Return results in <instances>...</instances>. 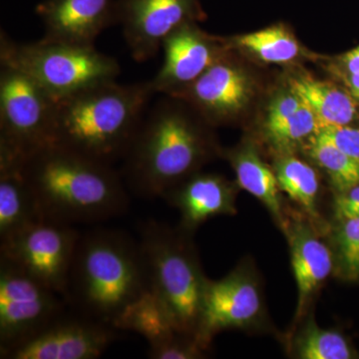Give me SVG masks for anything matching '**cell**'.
Segmentation results:
<instances>
[{"label":"cell","mask_w":359,"mask_h":359,"mask_svg":"<svg viewBox=\"0 0 359 359\" xmlns=\"http://www.w3.org/2000/svg\"><path fill=\"white\" fill-rule=\"evenodd\" d=\"M341 82L344 88L353 97L354 100L359 103V73L358 74H344L335 76Z\"/></svg>","instance_id":"33"},{"label":"cell","mask_w":359,"mask_h":359,"mask_svg":"<svg viewBox=\"0 0 359 359\" xmlns=\"http://www.w3.org/2000/svg\"><path fill=\"white\" fill-rule=\"evenodd\" d=\"M238 185L261 201L276 218H282L278 179L275 171L262 159L252 143H245L226 153Z\"/></svg>","instance_id":"21"},{"label":"cell","mask_w":359,"mask_h":359,"mask_svg":"<svg viewBox=\"0 0 359 359\" xmlns=\"http://www.w3.org/2000/svg\"><path fill=\"white\" fill-rule=\"evenodd\" d=\"M182 214L187 231L233 211V190L223 177L196 172L163 195Z\"/></svg>","instance_id":"16"},{"label":"cell","mask_w":359,"mask_h":359,"mask_svg":"<svg viewBox=\"0 0 359 359\" xmlns=\"http://www.w3.org/2000/svg\"><path fill=\"white\" fill-rule=\"evenodd\" d=\"M44 26L42 39L94 45L106 28L117 25V0H43L36 6Z\"/></svg>","instance_id":"15"},{"label":"cell","mask_w":359,"mask_h":359,"mask_svg":"<svg viewBox=\"0 0 359 359\" xmlns=\"http://www.w3.org/2000/svg\"><path fill=\"white\" fill-rule=\"evenodd\" d=\"M211 125L189 104L165 96L144 117L123 158V176L139 197H163L215 152Z\"/></svg>","instance_id":"1"},{"label":"cell","mask_w":359,"mask_h":359,"mask_svg":"<svg viewBox=\"0 0 359 359\" xmlns=\"http://www.w3.org/2000/svg\"><path fill=\"white\" fill-rule=\"evenodd\" d=\"M62 295L0 256V358L65 314Z\"/></svg>","instance_id":"8"},{"label":"cell","mask_w":359,"mask_h":359,"mask_svg":"<svg viewBox=\"0 0 359 359\" xmlns=\"http://www.w3.org/2000/svg\"><path fill=\"white\" fill-rule=\"evenodd\" d=\"M112 327L140 334L147 340L149 346L161 344L179 332L166 309L149 289L120 313Z\"/></svg>","instance_id":"22"},{"label":"cell","mask_w":359,"mask_h":359,"mask_svg":"<svg viewBox=\"0 0 359 359\" xmlns=\"http://www.w3.org/2000/svg\"><path fill=\"white\" fill-rule=\"evenodd\" d=\"M337 245L342 268L353 280L359 278V218L342 222L337 235Z\"/></svg>","instance_id":"27"},{"label":"cell","mask_w":359,"mask_h":359,"mask_svg":"<svg viewBox=\"0 0 359 359\" xmlns=\"http://www.w3.org/2000/svg\"><path fill=\"white\" fill-rule=\"evenodd\" d=\"M297 353L302 359H349L353 358L344 335L323 330L311 323L297 340Z\"/></svg>","instance_id":"25"},{"label":"cell","mask_w":359,"mask_h":359,"mask_svg":"<svg viewBox=\"0 0 359 359\" xmlns=\"http://www.w3.org/2000/svg\"><path fill=\"white\" fill-rule=\"evenodd\" d=\"M147 289L139 242L113 230H96L80 237L65 295L78 313L112 327Z\"/></svg>","instance_id":"4"},{"label":"cell","mask_w":359,"mask_h":359,"mask_svg":"<svg viewBox=\"0 0 359 359\" xmlns=\"http://www.w3.org/2000/svg\"><path fill=\"white\" fill-rule=\"evenodd\" d=\"M302 102L294 91L285 85L278 93L271 97L266 107L264 119V135L271 133L273 130L282 126L283 123L290 119L301 108Z\"/></svg>","instance_id":"28"},{"label":"cell","mask_w":359,"mask_h":359,"mask_svg":"<svg viewBox=\"0 0 359 359\" xmlns=\"http://www.w3.org/2000/svg\"><path fill=\"white\" fill-rule=\"evenodd\" d=\"M328 70L334 76L359 73V45L355 48L332 58L327 65Z\"/></svg>","instance_id":"32"},{"label":"cell","mask_w":359,"mask_h":359,"mask_svg":"<svg viewBox=\"0 0 359 359\" xmlns=\"http://www.w3.org/2000/svg\"><path fill=\"white\" fill-rule=\"evenodd\" d=\"M56 100L22 71L1 65L0 153L25 159L52 141Z\"/></svg>","instance_id":"7"},{"label":"cell","mask_w":359,"mask_h":359,"mask_svg":"<svg viewBox=\"0 0 359 359\" xmlns=\"http://www.w3.org/2000/svg\"><path fill=\"white\" fill-rule=\"evenodd\" d=\"M114 327L80 314L62 316L4 359H95L117 337Z\"/></svg>","instance_id":"13"},{"label":"cell","mask_w":359,"mask_h":359,"mask_svg":"<svg viewBox=\"0 0 359 359\" xmlns=\"http://www.w3.org/2000/svg\"><path fill=\"white\" fill-rule=\"evenodd\" d=\"M22 163L0 156V242L43 221L23 175Z\"/></svg>","instance_id":"17"},{"label":"cell","mask_w":359,"mask_h":359,"mask_svg":"<svg viewBox=\"0 0 359 359\" xmlns=\"http://www.w3.org/2000/svg\"><path fill=\"white\" fill-rule=\"evenodd\" d=\"M256 283L243 273H233L217 282L207 280L197 340L205 346L212 335L226 328L252 323L261 311Z\"/></svg>","instance_id":"14"},{"label":"cell","mask_w":359,"mask_h":359,"mask_svg":"<svg viewBox=\"0 0 359 359\" xmlns=\"http://www.w3.org/2000/svg\"><path fill=\"white\" fill-rule=\"evenodd\" d=\"M205 18L201 0H117V25L138 62L154 57L181 26Z\"/></svg>","instance_id":"11"},{"label":"cell","mask_w":359,"mask_h":359,"mask_svg":"<svg viewBox=\"0 0 359 359\" xmlns=\"http://www.w3.org/2000/svg\"><path fill=\"white\" fill-rule=\"evenodd\" d=\"M204 347L191 335L177 332L161 344L149 346L148 358L152 359H191L201 355Z\"/></svg>","instance_id":"29"},{"label":"cell","mask_w":359,"mask_h":359,"mask_svg":"<svg viewBox=\"0 0 359 359\" xmlns=\"http://www.w3.org/2000/svg\"><path fill=\"white\" fill-rule=\"evenodd\" d=\"M79 238L71 224L43 219L0 242V256L65 299Z\"/></svg>","instance_id":"9"},{"label":"cell","mask_w":359,"mask_h":359,"mask_svg":"<svg viewBox=\"0 0 359 359\" xmlns=\"http://www.w3.org/2000/svg\"><path fill=\"white\" fill-rule=\"evenodd\" d=\"M259 90L254 73L231 51L176 98L185 101L214 126L241 119L252 107Z\"/></svg>","instance_id":"10"},{"label":"cell","mask_w":359,"mask_h":359,"mask_svg":"<svg viewBox=\"0 0 359 359\" xmlns=\"http://www.w3.org/2000/svg\"><path fill=\"white\" fill-rule=\"evenodd\" d=\"M334 211L341 222L359 218V185L339 193L335 199Z\"/></svg>","instance_id":"31"},{"label":"cell","mask_w":359,"mask_h":359,"mask_svg":"<svg viewBox=\"0 0 359 359\" xmlns=\"http://www.w3.org/2000/svg\"><path fill=\"white\" fill-rule=\"evenodd\" d=\"M287 85L313 111L320 125H351L358 118V102L346 88L332 82L294 73Z\"/></svg>","instance_id":"19"},{"label":"cell","mask_w":359,"mask_h":359,"mask_svg":"<svg viewBox=\"0 0 359 359\" xmlns=\"http://www.w3.org/2000/svg\"><path fill=\"white\" fill-rule=\"evenodd\" d=\"M155 94L151 81L114 80L56 101L51 144L112 165L126 155Z\"/></svg>","instance_id":"3"},{"label":"cell","mask_w":359,"mask_h":359,"mask_svg":"<svg viewBox=\"0 0 359 359\" xmlns=\"http://www.w3.org/2000/svg\"><path fill=\"white\" fill-rule=\"evenodd\" d=\"M275 173L280 190L306 211L316 215L320 182L313 168L290 153L282 154L276 161Z\"/></svg>","instance_id":"23"},{"label":"cell","mask_w":359,"mask_h":359,"mask_svg":"<svg viewBox=\"0 0 359 359\" xmlns=\"http://www.w3.org/2000/svg\"><path fill=\"white\" fill-rule=\"evenodd\" d=\"M292 271L299 292V313L334 268L332 254L325 243L304 224H297L290 233Z\"/></svg>","instance_id":"20"},{"label":"cell","mask_w":359,"mask_h":359,"mask_svg":"<svg viewBox=\"0 0 359 359\" xmlns=\"http://www.w3.org/2000/svg\"><path fill=\"white\" fill-rule=\"evenodd\" d=\"M139 245L148 289L166 309L176 330L197 339L207 280L192 250L179 235L154 221L142 226Z\"/></svg>","instance_id":"5"},{"label":"cell","mask_w":359,"mask_h":359,"mask_svg":"<svg viewBox=\"0 0 359 359\" xmlns=\"http://www.w3.org/2000/svg\"><path fill=\"white\" fill-rule=\"evenodd\" d=\"M22 172L42 218L72 224L120 216L129 205L112 165L49 144L26 156Z\"/></svg>","instance_id":"2"},{"label":"cell","mask_w":359,"mask_h":359,"mask_svg":"<svg viewBox=\"0 0 359 359\" xmlns=\"http://www.w3.org/2000/svg\"><path fill=\"white\" fill-rule=\"evenodd\" d=\"M164 60L152 80L155 93L178 97L218 62L229 50L223 37L201 29L197 22L186 23L162 45Z\"/></svg>","instance_id":"12"},{"label":"cell","mask_w":359,"mask_h":359,"mask_svg":"<svg viewBox=\"0 0 359 359\" xmlns=\"http://www.w3.org/2000/svg\"><path fill=\"white\" fill-rule=\"evenodd\" d=\"M0 63L22 71L56 101L114 81L120 74L117 60L94 45L44 39L20 43L4 32L0 34Z\"/></svg>","instance_id":"6"},{"label":"cell","mask_w":359,"mask_h":359,"mask_svg":"<svg viewBox=\"0 0 359 359\" xmlns=\"http://www.w3.org/2000/svg\"><path fill=\"white\" fill-rule=\"evenodd\" d=\"M316 138L332 144L359 163V128L351 125L321 124Z\"/></svg>","instance_id":"30"},{"label":"cell","mask_w":359,"mask_h":359,"mask_svg":"<svg viewBox=\"0 0 359 359\" xmlns=\"http://www.w3.org/2000/svg\"><path fill=\"white\" fill-rule=\"evenodd\" d=\"M229 50L238 52L264 65H289L309 59L289 25L276 23L257 32L223 37Z\"/></svg>","instance_id":"18"},{"label":"cell","mask_w":359,"mask_h":359,"mask_svg":"<svg viewBox=\"0 0 359 359\" xmlns=\"http://www.w3.org/2000/svg\"><path fill=\"white\" fill-rule=\"evenodd\" d=\"M320 122L313 111L302 103L301 108L282 126L264 135L266 140L282 154H290L297 146L306 143L316 136Z\"/></svg>","instance_id":"26"},{"label":"cell","mask_w":359,"mask_h":359,"mask_svg":"<svg viewBox=\"0 0 359 359\" xmlns=\"http://www.w3.org/2000/svg\"><path fill=\"white\" fill-rule=\"evenodd\" d=\"M311 159L325 170L339 192L359 185V163L332 144L313 137L306 144Z\"/></svg>","instance_id":"24"}]
</instances>
